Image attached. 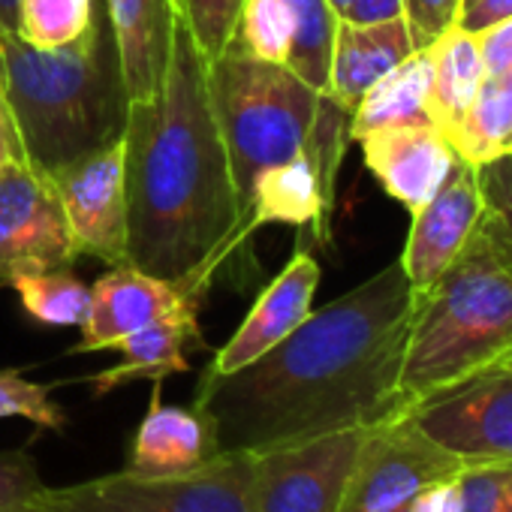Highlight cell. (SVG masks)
Segmentation results:
<instances>
[{
    "instance_id": "obj_39",
    "label": "cell",
    "mask_w": 512,
    "mask_h": 512,
    "mask_svg": "<svg viewBox=\"0 0 512 512\" xmlns=\"http://www.w3.org/2000/svg\"><path fill=\"white\" fill-rule=\"evenodd\" d=\"M329 4H332V10L338 13V19H344V16H347V10H350V4H353V0H329Z\"/></svg>"
},
{
    "instance_id": "obj_34",
    "label": "cell",
    "mask_w": 512,
    "mask_h": 512,
    "mask_svg": "<svg viewBox=\"0 0 512 512\" xmlns=\"http://www.w3.org/2000/svg\"><path fill=\"white\" fill-rule=\"evenodd\" d=\"M476 43L488 76H500L512 70V16H503L488 28L476 31Z\"/></svg>"
},
{
    "instance_id": "obj_5",
    "label": "cell",
    "mask_w": 512,
    "mask_h": 512,
    "mask_svg": "<svg viewBox=\"0 0 512 512\" xmlns=\"http://www.w3.org/2000/svg\"><path fill=\"white\" fill-rule=\"evenodd\" d=\"M208 88L232 178L247 211L256 172L305 148L323 91L287 64H269L232 49L208 61Z\"/></svg>"
},
{
    "instance_id": "obj_1",
    "label": "cell",
    "mask_w": 512,
    "mask_h": 512,
    "mask_svg": "<svg viewBox=\"0 0 512 512\" xmlns=\"http://www.w3.org/2000/svg\"><path fill=\"white\" fill-rule=\"evenodd\" d=\"M413 302L416 293L395 260L311 311L250 365L232 374L202 371L193 407L208 419L214 449L253 455L401 416Z\"/></svg>"
},
{
    "instance_id": "obj_16",
    "label": "cell",
    "mask_w": 512,
    "mask_h": 512,
    "mask_svg": "<svg viewBox=\"0 0 512 512\" xmlns=\"http://www.w3.org/2000/svg\"><path fill=\"white\" fill-rule=\"evenodd\" d=\"M428 40L413 28L407 16L383 22H347L338 19L332 61H329V94L344 109H356L365 91L380 82L401 61L425 49Z\"/></svg>"
},
{
    "instance_id": "obj_15",
    "label": "cell",
    "mask_w": 512,
    "mask_h": 512,
    "mask_svg": "<svg viewBox=\"0 0 512 512\" xmlns=\"http://www.w3.org/2000/svg\"><path fill=\"white\" fill-rule=\"evenodd\" d=\"M320 263L314 253L296 250L293 260L281 269V275L260 293L244 323L235 335L214 353L208 374H232L253 359H260L266 350L281 344L293 329H299L308 314L314 311V293L320 287Z\"/></svg>"
},
{
    "instance_id": "obj_2",
    "label": "cell",
    "mask_w": 512,
    "mask_h": 512,
    "mask_svg": "<svg viewBox=\"0 0 512 512\" xmlns=\"http://www.w3.org/2000/svg\"><path fill=\"white\" fill-rule=\"evenodd\" d=\"M124 163L130 266L178 281L226 263L253 235L211 106L208 58L181 16L160 94L127 109Z\"/></svg>"
},
{
    "instance_id": "obj_14",
    "label": "cell",
    "mask_w": 512,
    "mask_h": 512,
    "mask_svg": "<svg viewBox=\"0 0 512 512\" xmlns=\"http://www.w3.org/2000/svg\"><path fill=\"white\" fill-rule=\"evenodd\" d=\"M365 166L380 187L416 214L452 175L458 154L434 124L383 127L359 139Z\"/></svg>"
},
{
    "instance_id": "obj_11",
    "label": "cell",
    "mask_w": 512,
    "mask_h": 512,
    "mask_svg": "<svg viewBox=\"0 0 512 512\" xmlns=\"http://www.w3.org/2000/svg\"><path fill=\"white\" fill-rule=\"evenodd\" d=\"M217 269L202 266L187 278L166 281L154 278L130 263L112 266L91 287V314L82 326V341L73 353H97L112 350L121 338L169 317L199 314V299L211 284Z\"/></svg>"
},
{
    "instance_id": "obj_20",
    "label": "cell",
    "mask_w": 512,
    "mask_h": 512,
    "mask_svg": "<svg viewBox=\"0 0 512 512\" xmlns=\"http://www.w3.org/2000/svg\"><path fill=\"white\" fill-rule=\"evenodd\" d=\"M202 344V329H199V314H181L169 320H157L127 338H121L112 350L121 353V362L88 377L94 386V395H109L133 380H166L172 374L190 371L184 350Z\"/></svg>"
},
{
    "instance_id": "obj_28",
    "label": "cell",
    "mask_w": 512,
    "mask_h": 512,
    "mask_svg": "<svg viewBox=\"0 0 512 512\" xmlns=\"http://www.w3.org/2000/svg\"><path fill=\"white\" fill-rule=\"evenodd\" d=\"M455 512H512V461L461 464L455 473Z\"/></svg>"
},
{
    "instance_id": "obj_30",
    "label": "cell",
    "mask_w": 512,
    "mask_h": 512,
    "mask_svg": "<svg viewBox=\"0 0 512 512\" xmlns=\"http://www.w3.org/2000/svg\"><path fill=\"white\" fill-rule=\"evenodd\" d=\"M241 4L244 0H178L181 22L208 61L229 49Z\"/></svg>"
},
{
    "instance_id": "obj_36",
    "label": "cell",
    "mask_w": 512,
    "mask_h": 512,
    "mask_svg": "<svg viewBox=\"0 0 512 512\" xmlns=\"http://www.w3.org/2000/svg\"><path fill=\"white\" fill-rule=\"evenodd\" d=\"M19 157H25V148H22L13 112H10V103L4 94V82H0V172H4V166L10 160H19Z\"/></svg>"
},
{
    "instance_id": "obj_8",
    "label": "cell",
    "mask_w": 512,
    "mask_h": 512,
    "mask_svg": "<svg viewBox=\"0 0 512 512\" xmlns=\"http://www.w3.org/2000/svg\"><path fill=\"white\" fill-rule=\"evenodd\" d=\"M365 428L253 452L256 512H341Z\"/></svg>"
},
{
    "instance_id": "obj_10",
    "label": "cell",
    "mask_w": 512,
    "mask_h": 512,
    "mask_svg": "<svg viewBox=\"0 0 512 512\" xmlns=\"http://www.w3.org/2000/svg\"><path fill=\"white\" fill-rule=\"evenodd\" d=\"M461 470V461L428 440L407 413L365 428L341 512H383Z\"/></svg>"
},
{
    "instance_id": "obj_23",
    "label": "cell",
    "mask_w": 512,
    "mask_h": 512,
    "mask_svg": "<svg viewBox=\"0 0 512 512\" xmlns=\"http://www.w3.org/2000/svg\"><path fill=\"white\" fill-rule=\"evenodd\" d=\"M446 139L455 154L473 166L512 154V70L485 76L479 94Z\"/></svg>"
},
{
    "instance_id": "obj_40",
    "label": "cell",
    "mask_w": 512,
    "mask_h": 512,
    "mask_svg": "<svg viewBox=\"0 0 512 512\" xmlns=\"http://www.w3.org/2000/svg\"><path fill=\"white\" fill-rule=\"evenodd\" d=\"M383 512H419V509H416V503H413V500H407V503L392 506V509H383Z\"/></svg>"
},
{
    "instance_id": "obj_19",
    "label": "cell",
    "mask_w": 512,
    "mask_h": 512,
    "mask_svg": "<svg viewBox=\"0 0 512 512\" xmlns=\"http://www.w3.org/2000/svg\"><path fill=\"white\" fill-rule=\"evenodd\" d=\"M329 208L317 166L302 148L296 157L256 172L247 196V229L256 232L263 223L311 226L320 241H329Z\"/></svg>"
},
{
    "instance_id": "obj_37",
    "label": "cell",
    "mask_w": 512,
    "mask_h": 512,
    "mask_svg": "<svg viewBox=\"0 0 512 512\" xmlns=\"http://www.w3.org/2000/svg\"><path fill=\"white\" fill-rule=\"evenodd\" d=\"M404 16V0H353L347 10V22H383Z\"/></svg>"
},
{
    "instance_id": "obj_17",
    "label": "cell",
    "mask_w": 512,
    "mask_h": 512,
    "mask_svg": "<svg viewBox=\"0 0 512 512\" xmlns=\"http://www.w3.org/2000/svg\"><path fill=\"white\" fill-rule=\"evenodd\" d=\"M178 16V0H106V19L130 103H145L160 94L172 61Z\"/></svg>"
},
{
    "instance_id": "obj_18",
    "label": "cell",
    "mask_w": 512,
    "mask_h": 512,
    "mask_svg": "<svg viewBox=\"0 0 512 512\" xmlns=\"http://www.w3.org/2000/svg\"><path fill=\"white\" fill-rule=\"evenodd\" d=\"M214 455L217 449L208 419L196 407L163 404L160 389H154L124 470L139 476H178L202 467Z\"/></svg>"
},
{
    "instance_id": "obj_25",
    "label": "cell",
    "mask_w": 512,
    "mask_h": 512,
    "mask_svg": "<svg viewBox=\"0 0 512 512\" xmlns=\"http://www.w3.org/2000/svg\"><path fill=\"white\" fill-rule=\"evenodd\" d=\"M284 4L293 16L296 31L287 67L296 70L317 91H326L338 13L332 10L329 0H284Z\"/></svg>"
},
{
    "instance_id": "obj_26",
    "label": "cell",
    "mask_w": 512,
    "mask_h": 512,
    "mask_svg": "<svg viewBox=\"0 0 512 512\" xmlns=\"http://www.w3.org/2000/svg\"><path fill=\"white\" fill-rule=\"evenodd\" d=\"M293 37V16L284 0H244L229 49L269 64H290Z\"/></svg>"
},
{
    "instance_id": "obj_27",
    "label": "cell",
    "mask_w": 512,
    "mask_h": 512,
    "mask_svg": "<svg viewBox=\"0 0 512 512\" xmlns=\"http://www.w3.org/2000/svg\"><path fill=\"white\" fill-rule=\"evenodd\" d=\"M94 16V0H19L13 34L34 49H61L79 40Z\"/></svg>"
},
{
    "instance_id": "obj_4",
    "label": "cell",
    "mask_w": 512,
    "mask_h": 512,
    "mask_svg": "<svg viewBox=\"0 0 512 512\" xmlns=\"http://www.w3.org/2000/svg\"><path fill=\"white\" fill-rule=\"evenodd\" d=\"M512 347V238L482 214L452 266L416 293L401 395L416 401L500 362ZM407 413V410H404Z\"/></svg>"
},
{
    "instance_id": "obj_3",
    "label": "cell",
    "mask_w": 512,
    "mask_h": 512,
    "mask_svg": "<svg viewBox=\"0 0 512 512\" xmlns=\"http://www.w3.org/2000/svg\"><path fill=\"white\" fill-rule=\"evenodd\" d=\"M4 94L25 157L55 172L124 136L130 97L106 13L61 49H34L0 34Z\"/></svg>"
},
{
    "instance_id": "obj_32",
    "label": "cell",
    "mask_w": 512,
    "mask_h": 512,
    "mask_svg": "<svg viewBox=\"0 0 512 512\" xmlns=\"http://www.w3.org/2000/svg\"><path fill=\"white\" fill-rule=\"evenodd\" d=\"M476 169H479L485 214L512 238V154L479 163Z\"/></svg>"
},
{
    "instance_id": "obj_33",
    "label": "cell",
    "mask_w": 512,
    "mask_h": 512,
    "mask_svg": "<svg viewBox=\"0 0 512 512\" xmlns=\"http://www.w3.org/2000/svg\"><path fill=\"white\" fill-rule=\"evenodd\" d=\"M458 13L461 0H404V16L428 43L440 37L449 25H455Z\"/></svg>"
},
{
    "instance_id": "obj_42",
    "label": "cell",
    "mask_w": 512,
    "mask_h": 512,
    "mask_svg": "<svg viewBox=\"0 0 512 512\" xmlns=\"http://www.w3.org/2000/svg\"><path fill=\"white\" fill-rule=\"evenodd\" d=\"M0 512H37V509H34V503H28V506H19V509H0Z\"/></svg>"
},
{
    "instance_id": "obj_44",
    "label": "cell",
    "mask_w": 512,
    "mask_h": 512,
    "mask_svg": "<svg viewBox=\"0 0 512 512\" xmlns=\"http://www.w3.org/2000/svg\"><path fill=\"white\" fill-rule=\"evenodd\" d=\"M0 82H4V58H0Z\"/></svg>"
},
{
    "instance_id": "obj_29",
    "label": "cell",
    "mask_w": 512,
    "mask_h": 512,
    "mask_svg": "<svg viewBox=\"0 0 512 512\" xmlns=\"http://www.w3.org/2000/svg\"><path fill=\"white\" fill-rule=\"evenodd\" d=\"M13 416L28 419L46 431H61L67 425L64 410L58 401H52V386L28 380L19 368L0 371V419Z\"/></svg>"
},
{
    "instance_id": "obj_22",
    "label": "cell",
    "mask_w": 512,
    "mask_h": 512,
    "mask_svg": "<svg viewBox=\"0 0 512 512\" xmlns=\"http://www.w3.org/2000/svg\"><path fill=\"white\" fill-rule=\"evenodd\" d=\"M431 55V91H428V112L431 121L449 133L458 118L467 112L473 97L485 82V64L476 43V34L449 25L440 37L428 43Z\"/></svg>"
},
{
    "instance_id": "obj_6",
    "label": "cell",
    "mask_w": 512,
    "mask_h": 512,
    "mask_svg": "<svg viewBox=\"0 0 512 512\" xmlns=\"http://www.w3.org/2000/svg\"><path fill=\"white\" fill-rule=\"evenodd\" d=\"M37 512H256L253 455L217 452L178 476H139L130 470L88 482L43 488Z\"/></svg>"
},
{
    "instance_id": "obj_31",
    "label": "cell",
    "mask_w": 512,
    "mask_h": 512,
    "mask_svg": "<svg viewBox=\"0 0 512 512\" xmlns=\"http://www.w3.org/2000/svg\"><path fill=\"white\" fill-rule=\"evenodd\" d=\"M43 488L40 470L28 452H0V509L28 506Z\"/></svg>"
},
{
    "instance_id": "obj_38",
    "label": "cell",
    "mask_w": 512,
    "mask_h": 512,
    "mask_svg": "<svg viewBox=\"0 0 512 512\" xmlns=\"http://www.w3.org/2000/svg\"><path fill=\"white\" fill-rule=\"evenodd\" d=\"M16 4L19 0H0V34L16 31Z\"/></svg>"
},
{
    "instance_id": "obj_9",
    "label": "cell",
    "mask_w": 512,
    "mask_h": 512,
    "mask_svg": "<svg viewBox=\"0 0 512 512\" xmlns=\"http://www.w3.org/2000/svg\"><path fill=\"white\" fill-rule=\"evenodd\" d=\"M79 256L58 187L28 157L0 172V281L28 272L67 269Z\"/></svg>"
},
{
    "instance_id": "obj_13",
    "label": "cell",
    "mask_w": 512,
    "mask_h": 512,
    "mask_svg": "<svg viewBox=\"0 0 512 512\" xmlns=\"http://www.w3.org/2000/svg\"><path fill=\"white\" fill-rule=\"evenodd\" d=\"M485 214V199L479 187V169L458 157L446 184L410 214V235L398 263L413 287V293L428 290L464 250Z\"/></svg>"
},
{
    "instance_id": "obj_43",
    "label": "cell",
    "mask_w": 512,
    "mask_h": 512,
    "mask_svg": "<svg viewBox=\"0 0 512 512\" xmlns=\"http://www.w3.org/2000/svg\"><path fill=\"white\" fill-rule=\"evenodd\" d=\"M473 4H476V0H461V13H464V10H470ZM461 13H458V16H461Z\"/></svg>"
},
{
    "instance_id": "obj_12",
    "label": "cell",
    "mask_w": 512,
    "mask_h": 512,
    "mask_svg": "<svg viewBox=\"0 0 512 512\" xmlns=\"http://www.w3.org/2000/svg\"><path fill=\"white\" fill-rule=\"evenodd\" d=\"M79 253L109 266L127 263V163L124 136L49 172Z\"/></svg>"
},
{
    "instance_id": "obj_41",
    "label": "cell",
    "mask_w": 512,
    "mask_h": 512,
    "mask_svg": "<svg viewBox=\"0 0 512 512\" xmlns=\"http://www.w3.org/2000/svg\"><path fill=\"white\" fill-rule=\"evenodd\" d=\"M497 365H503V368H509V371H512V347L500 356V362H497Z\"/></svg>"
},
{
    "instance_id": "obj_24",
    "label": "cell",
    "mask_w": 512,
    "mask_h": 512,
    "mask_svg": "<svg viewBox=\"0 0 512 512\" xmlns=\"http://www.w3.org/2000/svg\"><path fill=\"white\" fill-rule=\"evenodd\" d=\"M22 308L46 326H85L91 314V287L67 269L28 272L10 281Z\"/></svg>"
},
{
    "instance_id": "obj_7",
    "label": "cell",
    "mask_w": 512,
    "mask_h": 512,
    "mask_svg": "<svg viewBox=\"0 0 512 512\" xmlns=\"http://www.w3.org/2000/svg\"><path fill=\"white\" fill-rule=\"evenodd\" d=\"M410 422L461 464L512 461V371L482 368L407 407Z\"/></svg>"
},
{
    "instance_id": "obj_35",
    "label": "cell",
    "mask_w": 512,
    "mask_h": 512,
    "mask_svg": "<svg viewBox=\"0 0 512 512\" xmlns=\"http://www.w3.org/2000/svg\"><path fill=\"white\" fill-rule=\"evenodd\" d=\"M503 16H512V0H476L470 10H464L458 16L455 25L470 31V34H476V31L488 28L491 22H497Z\"/></svg>"
},
{
    "instance_id": "obj_21",
    "label": "cell",
    "mask_w": 512,
    "mask_h": 512,
    "mask_svg": "<svg viewBox=\"0 0 512 512\" xmlns=\"http://www.w3.org/2000/svg\"><path fill=\"white\" fill-rule=\"evenodd\" d=\"M428 91H431V55L425 46L365 91V97L356 103L350 115V139L359 142L362 136L383 127L434 124L428 112Z\"/></svg>"
}]
</instances>
